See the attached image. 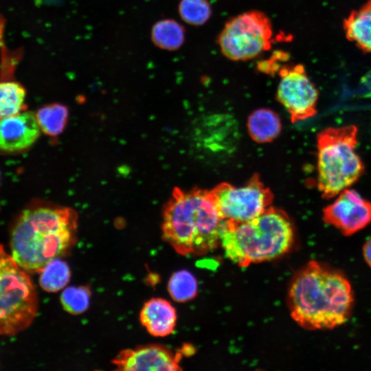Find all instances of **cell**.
<instances>
[{
  "label": "cell",
  "mask_w": 371,
  "mask_h": 371,
  "mask_svg": "<svg viewBox=\"0 0 371 371\" xmlns=\"http://www.w3.org/2000/svg\"><path fill=\"white\" fill-rule=\"evenodd\" d=\"M354 301L347 277L315 260L294 275L288 292L291 317L309 330L333 329L344 324L352 314Z\"/></svg>",
  "instance_id": "cell-1"
},
{
  "label": "cell",
  "mask_w": 371,
  "mask_h": 371,
  "mask_svg": "<svg viewBox=\"0 0 371 371\" xmlns=\"http://www.w3.org/2000/svg\"><path fill=\"white\" fill-rule=\"evenodd\" d=\"M78 215L67 207L34 205L24 209L11 230L12 256L28 273H41L76 242Z\"/></svg>",
  "instance_id": "cell-2"
},
{
  "label": "cell",
  "mask_w": 371,
  "mask_h": 371,
  "mask_svg": "<svg viewBox=\"0 0 371 371\" xmlns=\"http://www.w3.org/2000/svg\"><path fill=\"white\" fill-rule=\"evenodd\" d=\"M223 220L210 190L176 188L164 208L162 238L180 255H204L220 245Z\"/></svg>",
  "instance_id": "cell-3"
},
{
  "label": "cell",
  "mask_w": 371,
  "mask_h": 371,
  "mask_svg": "<svg viewBox=\"0 0 371 371\" xmlns=\"http://www.w3.org/2000/svg\"><path fill=\"white\" fill-rule=\"evenodd\" d=\"M294 240L290 218L272 206L251 220L223 219L220 228V245L227 258L239 267L277 258L289 252Z\"/></svg>",
  "instance_id": "cell-4"
},
{
  "label": "cell",
  "mask_w": 371,
  "mask_h": 371,
  "mask_svg": "<svg viewBox=\"0 0 371 371\" xmlns=\"http://www.w3.org/2000/svg\"><path fill=\"white\" fill-rule=\"evenodd\" d=\"M358 128L329 127L317 135V185L322 197L330 199L355 183L364 172L356 152Z\"/></svg>",
  "instance_id": "cell-5"
},
{
  "label": "cell",
  "mask_w": 371,
  "mask_h": 371,
  "mask_svg": "<svg viewBox=\"0 0 371 371\" xmlns=\"http://www.w3.org/2000/svg\"><path fill=\"white\" fill-rule=\"evenodd\" d=\"M37 309V293L28 273L0 244V335H15L26 329Z\"/></svg>",
  "instance_id": "cell-6"
},
{
  "label": "cell",
  "mask_w": 371,
  "mask_h": 371,
  "mask_svg": "<svg viewBox=\"0 0 371 371\" xmlns=\"http://www.w3.org/2000/svg\"><path fill=\"white\" fill-rule=\"evenodd\" d=\"M272 26L260 11H249L229 20L218 41L223 54L233 60L253 58L269 49L272 42Z\"/></svg>",
  "instance_id": "cell-7"
},
{
  "label": "cell",
  "mask_w": 371,
  "mask_h": 371,
  "mask_svg": "<svg viewBox=\"0 0 371 371\" xmlns=\"http://www.w3.org/2000/svg\"><path fill=\"white\" fill-rule=\"evenodd\" d=\"M210 191L223 219L235 221L256 218L271 206L273 199L257 175L242 186L222 183Z\"/></svg>",
  "instance_id": "cell-8"
},
{
  "label": "cell",
  "mask_w": 371,
  "mask_h": 371,
  "mask_svg": "<svg viewBox=\"0 0 371 371\" xmlns=\"http://www.w3.org/2000/svg\"><path fill=\"white\" fill-rule=\"evenodd\" d=\"M277 89L278 102L289 112L293 123L317 114L318 90L302 65L283 67Z\"/></svg>",
  "instance_id": "cell-9"
},
{
  "label": "cell",
  "mask_w": 371,
  "mask_h": 371,
  "mask_svg": "<svg viewBox=\"0 0 371 371\" xmlns=\"http://www.w3.org/2000/svg\"><path fill=\"white\" fill-rule=\"evenodd\" d=\"M322 219L344 236H350L371 223V202L356 190L346 188L323 209Z\"/></svg>",
  "instance_id": "cell-10"
},
{
  "label": "cell",
  "mask_w": 371,
  "mask_h": 371,
  "mask_svg": "<svg viewBox=\"0 0 371 371\" xmlns=\"http://www.w3.org/2000/svg\"><path fill=\"white\" fill-rule=\"evenodd\" d=\"M189 346L173 352L169 348L157 344L124 349L113 359L112 363L119 370H181L180 361Z\"/></svg>",
  "instance_id": "cell-11"
},
{
  "label": "cell",
  "mask_w": 371,
  "mask_h": 371,
  "mask_svg": "<svg viewBox=\"0 0 371 371\" xmlns=\"http://www.w3.org/2000/svg\"><path fill=\"white\" fill-rule=\"evenodd\" d=\"M36 115L22 111L0 120V151L16 153L30 148L40 135Z\"/></svg>",
  "instance_id": "cell-12"
},
{
  "label": "cell",
  "mask_w": 371,
  "mask_h": 371,
  "mask_svg": "<svg viewBox=\"0 0 371 371\" xmlns=\"http://www.w3.org/2000/svg\"><path fill=\"white\" fill-rule=\"evenodd\" d=\"M139 319L153 336L166 337L174 331L177 313L174 306L165 299L151 298L141 309Z\"/></svg>",
  "instance_id": "cell-13"
},
{
  "label": "cell",
  "mask_w": 371,
  "mask_h": 371,
  "mask_svg": "<svg viewBox=\"0 0 371 371\" xmlns=\"http://www.w3.org/2000/svg\"><path fill=\"white\" fill-rule=\"evenodd\" d=\"M343 27L348 41L371 54V0L352 10L344 20Z\"/></svg>",
  "instance_id": "cell-14"
},
{
  "label": "cell",
  "mask_w": 371,
  "mask_h": 371,
  "mask_svg": "<svg viewBox=\"0 0 371 371\" xmlns=\"http://www.w3.org/2000/svg\"><path fill=\"white\" fill-rule=\"evenodd\" d=\"M282 129L279 116L269 109H258L250 114L247 120V130L251 139L258 143H268L274 140Z\"/></svg>",
  "instance_id": "cell-15"
},
{
  "label": "cell",
  "mask_w": 371,
  "mask_h": 371,
  "mask_svg": "<svg viewBox=\"0 0 371 371\" xmlns=\"http://www.w3.org/2000/svg\"><path fill=\"white\" fill-rule=\"evenodd\" d=\"M26 91L19 82L0 80V120L25 111Z\"/></svg>",
  "instance_id": "cell-16"
},
{
  "label": "cell",
  "mask_w": 371,
  "mask_h": 371,
  "mask_svg": "<svg viewBox=\"0 0 371 371\" xmlns=\"http://www.w3.org/2000/svg\"><path fill=\"white\" fill-rule=\"evenodd\" d=\"M184 30L175 21L164 19L158 21L153 27L151 38L159 47L168 50H175L184 41Z\"/></svg>",
  "instance_id": "cell-17"
},
{
  "label": "cell",
  "mask_w": 371,
  "mask_h": 371,
  "mask_svg": "<svg viewBox=\"0 0 371 371\" xmlns=\"http://www.w3.org/2000/svg\"><path fill=\"white\" fill-rule=\"evenodd\" d=\"M40 129L45 134L56 136L65 127L68 109L60 104H52L41 108L36 114Z\"/></svg>",
  "instance_id": "cell-18"
},
{
  "label": "cell",
  "mask_w": 371,
  "mask_h": 371,
  "mask_svg": "<svg viewBox=\"0 0 371 371\" xmlns=\"http://www.w3.org/2000/svg\"><path fill=\"white\" fill-rule=\"evenodd\" d=\"M70 279L69 267L66 262L56 258L41 271L39 284L47 292H56L65 288Z\"/></svg>",
  "instance_id": "cell-19"
},
{
  "label": "cell",
  "mask_w": 371,
  "mask_h": 371,
  "mask_svg": "<svg viewBox=\"0 0 371 371\" xmlns=\"http://www.w3.org/2000/svg\"><path fill=\"white\" fill-rule=\"evenodd\" d=\"M197 290L196 280L188 271L181 270L175 272L168 280V293L176 302H185L194 299Z\"/></svg>",
  "instance_id": "cell-20"
},
{
  "label": "cell",
  "mask_w": 371,
  "mask_h": 371,
  "mask_svg": "<svg viewBox=\"0 0 371 371\" xmlns=\"http://www.w3.org/2000/svg\"><path fill=\"white\" fill-rule=\"evenodd\" d=\"M91 291L86 286H69L62 293L60 301L65 311L73 315L85 312L89 306Z\"/></svg>",
  "instance_id": "cell-21"
},
{
  "label": "cell",
  "mask_w": 371,
  "mask_h": 371,
  "mask_svg": "<svg viewBox=\"0 0 371 371\" xmlns=\"http://www.w3.org/2000/svg\"><path fill=\"white\" fill-rule=\"evenodd\" d=\"M179 12L186 23L202 25L209 19L211 9L206 0H181Z\"/></svg>",
  "instance_id": "cell-22"
},
{
  "label": "cell",
  "mask_w": 371,
  "mask_h": 371,
  "mask_svg": "<svg viewBox=\"0 0 371 371\" xmlns=\"http://www.w3.org/2000/svg\"><path fill=\"white\" fill-rule=\"evenodd\" d=\"M362 253L366 262L371 268V238L368 239L364 243Z\"/></svg>",
  "instance_id": "cell-23"
}]
</instances>
